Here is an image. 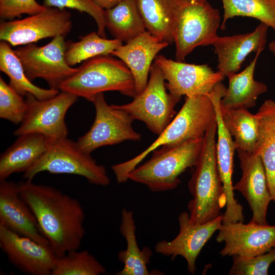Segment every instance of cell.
<instances>
[{"mask_svg": "<svg viewBox=\"0 0 275 275\" xmlns=\"http://www.w3.org/2000/svg\"><path fill=\"white\" fill-rule=\"evenodd\" d=\"M32 181L18 183L20 195L57 257L79 250L85 234V213L80 202L52 186Z\"/></svg>", "mask_w": 275, "mask_h": 275, "instance_id": "6da1fadb", "label": "cell"}, {"mask_svg": "<svg viewBox=\"0 0 275 275\" xmlns=\"http://www.w3.org/2000/svg\"><path fill=\"white\" fill-rule=\"evenodd\" d=\"M216 120L213 103L209 95L186 97L180 111L148 148L135 157L112 166L118 183L125 182L127 175L155 149L177 147L187 141L204 138Z\"/></svg>", "mask_w": 275, "mask_h": 275, "instance_id": "7a4b0ae2", "label": "cell"}, {"mask_svg": "<svg viewBox=\"0 0 275 275\" xmlns=\"http://www.w3.org/2000/svg\"><path fill=\"white\" fill-rule=\"evenodd\" d=\"M216 120L204 138L202 152L188 183L193 196L187 205L190 221L202 224L216 218L226 205L217 162L215 135Z\"/></svg>", "mask_w": 275, "mask_h": 275, "instance_id": "3957f363", "label": "cell"}, {"mask_svg": "<svg viewBox=\"0 0 275 275\" xmlns=\"http://www.w3.org/2000/svg\"><path fill=\"white\" fill-rule=\"evenodd\" d=\"M60 90L91 102L97 95L106 91H118L133 98L136 95L131 71L112 55L99 56L83 62L77 71L61 84Z\"/></svg>", "mask_w": 275, "mask_h": 275, "instance_id": "277c9868", "label": "cell"}, {"mask_svg": "<svg viewBox=\"0 0 275 275\" xmlns=\"http://www.w3.org/2000/svg\"><path fill=\"white\" fill-rule=\"evenodd\" d=\"M203 144L204 138L172 148L160 147L152 152L149 160L128 173V180L144 184L153 192L174 189L181 182L179 176L197 164Z\"/></svg>", "mask_w": 275, "mask_h": 275, "instance_id": "5b68a950", "label": "cell"}, {"mask_svg": "<svg viewBox=\"0 0 275 275\" xmlns=\"http://www.w3.org/2000/svg\"><path fill=\"white\" fill-rule=\"evenodd\" d=\"M42 172L81 176L96 185L106 186L110 183L105 167L81 150L77 142L67 138L52 141L43 155L23 173V177L32 180Z\"/></svg>", "mask_w": 275, "mask_h": 275, "instance_id": "8992f818", "label": "cell"}, {"mask_svg": "<svg viewBox=\"0 0 275 275\" xmlns=\"http://www.w3.org/2000/svg\"><path fill=\"white\" fill-rule=\"evenodd\" d=\"M220 23L219 11L207 0H183L173 32L176 60L183 62L197 47L212 45Z\"/></svg>", "mask_w": 275, "mask_h": 275, "instance_id": "52a82bcc", "label": "cell"}, {"mask_svg": "<svg viewBox=\"0 0 275 275\" xmlns=\"http://www.w3.org/2000/svg\"><path fill=\"white\" fill-rule=\"evenodd\" d=\"M161 69L152 64L147 85L127 104L114 105L129 114L134 120L143 122L154 134L159 135L176 115L175 107L181 98L167 92Z\"/></svg>", "mask_w": 275, "mask_h": 275, "instance_id": "ba28073f", "label": "cell"}, {"mask_svg": "<svg viewBox=\"0 0 275 275\" xmlns=\"http://www.w3.org/2000/svg\"><path fill=\"white\" fill-rule=\"evenodd\" d=\"M92 102L95 109L94 122L77 141L81 150L91 154L99 147L141 140V134L132 127L133 119L114 104L108 105L103 93L97 95Z\"/></svg>", "mask_w": 275, "mask_h": 275, "instance_id": "9c48e42d", "label": "cell"}, {"mask_svg": "<svg viewBox=\"0 0 275 275\" xmlns=\"http://www.w3.org/2000/svg\"><path fill=\"white\" fill-rule=\"evenodd\" d=\"M65 37L59 35L43 46L31 43L14 50L31 81L41 78L50 89L60 90L61 84L77 71V68L69 66L66 61Z\"/></svg>", "mask_w": 275, "mask_h": 275, "instance_id": "30bf717a", "label": "cell"}, {"mask_svg": "<svg viewBox=\"0 0 275 275\" xmlns=\"http://www.w3.org/2000/svg\"><path fill=\"white\" fill-rule=\"evenodd\" d=\"M26 97L28 109L19 127L14 131L15 135L36 133L51 141L67 138L68 131L65 117L78 97L64 91L43 100L30 93Z\"/></svg>", "mask_w": 275, "mask_h": 275, "instance_id": "8fae6325", "label": "cell"}, {"mask_svg": "<svg viewBox=\"0 0 275 275\" xmlns=\"http://www.w3.org/2000/svg\"><path fill=\"white\" fill-rule=\"evenodd\" d=\"M71 14L66 9L46 7L21 19L3 21L0 40L12 46L35 43L46 38L66 36L72 28Z\"/></svg>", "mask_w": 275, "mask_h": 275, "instance_id": "7c38bea8", "label": "cell"}, {"mask_svg": "<svg viewBox=\"0 0 275 275\" xmlns=\"http://www.w3.org/2000/svg\"><path fill=\"white\" fill-rule=\"evenodd\" d=\"M162 70L167 89L173 95L181 98L208 95L225 76L215 72L207 64L196 65L169 59L158 55L154 62Z\"/></svg>", "mask_w": 275, "mask_h": 275, "instance_id": "4fadbf2b", "label": "cell"}, {"mask_svg": "<svg viewBox=\"0 0 275 275\" xmlns=\"http://www.w3.org/2000/svg\"><path fill=\"white\" fill-rule=\"evenodd\" d=\"M227 88L218 83L209 94L215 108L217 123V142L216 144L218 169L226 198V209L223 214V223L243 222V207L234 198L232 175L233 157L236 150L231 135L225 126L221 115L220 102L225 96Z\"/></svg>", "mask_w": 275, "mask_h": 275, "instance_id": "5bb4252c", "label": "cell"}, {"mask_svg": "<svg viewBox=\"0 0 275 275\" xmlns=\"http://www.w3.org/2000/svg\"><path fill=\"white\" fill-rule=\"evenodd\" d=\"M0 247L9 261L30 275H51L57 258L49 244L39 243L0 225Z\"/></svg>", "mask_w": 275, "mask_h": 275, "instance_id": "9a60e30c", "label": "cell"}, {"mask_svg": "<svg viewBox=\"0 0 275 275\" xmlns=\"http://www.w3.org/2000/svg\"><path fill=\"white\" fill-rule=\"evenodd\" d=\"M218 231L217 242H225L222 257H254L275 247V226L238 222L222 224Z\"/></svg>", "mask_w": 275, "mask_h": 275, "instance_id": "2e32d148", "label": "cell"}, {"mask_svg": "<svg viewBox=\"0 0 275 275\" xmlns=\"http://www.w3.org/2000/svg\"><path fill=\"white\" fill-rule=\"evenodd\" d=\"M223 214L207 223L200 224L193 223L189 214L181 212L178 216L180 230L172 240L158 242L155 251L174 260L177 256L183 257L187 263V269L191 274L195 272L197 257L205 243L218 230L222 224Z\"/></svg>", "mask_w": 275, "mask_h": 275, "instance_id": "e0dca14e", "label": "cell"}, {"mask_svg": "<svg viewBox=\"0 0 275 275\" xmlns=\"http://www.w3.org/2000/svg\"><path fill=\"white\" fill-rule=\"evenodd\" d=\"M242 171L240 180L233 185L246 200L252 211L249 223L267 225L266 213L272 200L264 164L259 155L236 149Z\"/></svg>", "mask_w": 275, "mask_h": 275, "instance_id": "ac0fdd59", "label": "cell"}, {"mask_svg": "<svg viewBox=\"0 0 275 275\" xmlns=\"http://www.w3.org/2000/svg\"><path fill=\"white\" fill-rule=\"evenodd\" d=\"M268 28L260 22L250 33L230 36H218L212 44L217 56L218 71L228 77L237 73L250 53L264 50Z\"/></svg>", "mask_w": 275, "mask_h": 275, "instance_id": "d6986e66", "label": "cell"}, {"mask_svg": "<svg viewBox=\"0 0 275 275\" xmlns=\"http://www.w3.org/2000/svg\"><path fill=\"white\" fill-rule=\"evenodd\" d=\"M0 225L39 243L49 245L32 211L21 197L18 183L12 181H0Z\"/></svg>", "mask_w": 275, "mask_h": 275, "instance_id": "ffe728a7", "label": "cell"}, {"mask_svg": "<svg viewBox=\"0 0 275 275\" xmlns=\"http://www.w3.org/2000/svg\"><path fill=\"white\" fill-rule=\"evenodd\" d=\"M169 45L146 30L111 53L121 60L131 71L136 95L142 93L147 85L152 62L158 53Z\"/></svg>", "mask_w": 275, "mask_h": 275, "instance_id": "44dd1931", "label": "cell"}, {"mask_svg": "<svg viewBox=\"0 0 275 275\" xmlns=\"http://www.w3.org/2000/svg\"><path fill=\"white\" fill-rule=\"evenodd\" d=\"M45 136L29 133L18 138L0 156V181L12 174L24 172L47 150L51 143Z\"/></svg>", "mask_w": 275, "mask_h": 275, "instance_id": "7402d4cb", "label": "cell"}, {"mask_svg": "<svg viewBox=\"0 0 275 275\" xmlns=\"http://www.w3.org/2000/svg\"><path fill=\"white\" fill-rule=\"evenodd\" d=\"M262 51L256 52L253 61L242 71L228 77L229 87L221 100L222 109L254 107L259 96L267 91L265 84L254 78L257 60Z\"/></svg>", "mask_w": 275, "mask_h": 275, "instance_id": "603a6c76", "label": "cell"}, {"mask_svg": "<svg viewBox=\"0 0 275 275\" xmlns=\"http://www.w3.org/2000/svg\"><path fill=\"white\" fill-rule=\"evenodd\" d=\"M183 0H136L146 30L162 41L174 43L173 32Z\"/></svg>", "mask_w": 275, "mask_h": 275, "instance_id": "cb8c5ba5", "label": "cell"}, {"mask_svg": "<svg viewBox=\"0 0 275 275\" xmlns=\"http://www.w3.org/2000/svg\"><path fill=\"white\" fill-rule=\"evenodd\" d=\"M256 115L258 138L254 153L262 158L272 200L275 202V101L265 100Z\"/></svg>", "mask_w": 275, "mask_h": 275, "instance_id": "d4e9b609", "label": "cell"}, {"mask_svg": "<svg viewBox=\"0 0 275 275\" xmlns=\"http://www.w3.org/2000/svg\"><path fill=\"white\" fill-rule=\"evenodd\" d=\"M136 226L133 212L123 208L121 211L120 226L121 234L127 243L125 250L118 253L119 260L124 264L123 269L115 273L116 275H150L147 265L150 263L152 251L148 247L141 250L135 236Z\"/></svg>", "mask_w": 275, "mask_h": 275, "instance_id": "484cf974", "label": "cell"}, {"mask_svg": "<svg viewBox=\"0 0 275 275\" xmlns=\"http://www.w3.org/2000/svg\"><path fill=\"white\" fill-rule=\"evenodd\" d=\"M106 29L122 42H128L146 30L136 0H122L104 10Z\"/></svg>", "mask_w": 275, "mask_h": 275, "instance_id": "4316f807", "label": "cell"}, {"mask_svg": "<svg viewBox=\"0 0 275 275\" xmlns=\"http://www.w3.org/2000/svg\"><path fill=\"white\" fill-rule=\"evenodd\" d=\"M8 43H0V70L9 78L10 86L22 96L30 93L38 99L52 97L59 90L43 89L32 82L27 77L20 60Z\"/></svg>", "mask_w": 275, "mask_h": 275, "instance_id": "83f0119b", "label": "cell"}, {"mask_svg": "<svg viewBox=\"0 0 275 275\" xmlns=\"http://www.w3.org/2000/svg\"><path fill=\"white\" fill-rule=\"evenodd\" d=\"M221 111L225 126L234 138L236 149L254 153L258 138L257 115L252 114L246 108H221Z\"/></svg>", "mask_w": 275, "mask_h": 275, "instance_id": "f1b7e54d", "label": "cell"}, {"mask_svg": "<svg viewBox=\"0 0 275 275\" xmlns=\"http://www.w3.org/2000/svg\"><path fill=\"white\" fill-rule=\"evenodd\" d=\"M77 42H66L65 59L70 66L97 56L111 55L123 44L119 40L107 39L96 32L81 36Z\"/></svg>", "mask_w": 275, "mask_h": 275, "instance_id": "f546056e", "label": "cell"}, {"mask_svg": "<svg viewBox=\"0 0 275 275\" xmlns=\"http://www.w3.org/2000/svg\"><path fill=\"white\" fill-rule=\"evenodd\" d=\"M224 9L221 29L235 16L252 17L275 31V0H222Z\"/></svg>", "mask_w": 275, "mask_h": 275, "instance_id": "4dcf8cb0", "label": "cell"}, {"mask_svg": "<svg viewBox=\"0 0 275 275\" xmlns=\"http://www.w3.org/2000/svg\"><path fill=\"white\" fill-rule=\"evenodd\" d=\"M105 272L104 266L88 251L76 250L57 257L51 275H99Z\"/></svg>", "mask_w": 275, "mask_h": 275, "instance_id": "1f68e13d", "label": "cell"}, {"mask_svg": "<svg viewBox=\"0 0 275 275\" xmlns=\"http://www.w3.org/2000/svg\"><path fill=\"white\" fill-rule=\"evenodd\" d=\"M28 109L26 100L0 77V117L20 124Z\"/></svg>", "mask_w": 275, "mask_h": 275, "instance_id": "d6a6232c", "label": "cell"}, {"mask_svg": "<svg viewBox=\"0 0 275 275\" xmlns=\"http://www.w3.org/2000/svg\"><path fill=\"white\" fill-rule=\"evenodd\" d=\"M232 257L233 264L229 275H267L269 266L275 262V247L254 257Z\"/></svg>", "mask_w": 275, "mask_h": 275, "instance_id": "836d02e7", "label": "cell"}, {"mask_svg": "<svg viewBox=\"0 0 275 275\" xmlns=\"http://www.w3.org/2000/svg\"><path fill=\"white\" fill-rule=\"evenodd\" d=\"M43 5L46 7L72 9L87 13L95 21L98 34L106 38L104 10L97 6L92 0H43Z\"/></svg>", "mask_w": 275, "mask_h": 275, "instance_id": "e575fe53", "label": "cell"}, {"mask_svg": "<svg viewBox=\"0 0 275 275\" xmlns=\"http://www.w3.org/2000/svg\"><path fill=\"white\" fill-rule=\"evenodd\" d=\"M46 8L36 0H0V17L3 21L12 20L22 14H36Z\"/></svg>", "mask_w": 275, "mask_h": 275, "instance_id": "d590c367", "label": "cell"}, {"mask_svg": "<svg viewBox=\"0 0 275 275\" xmlns=\"http://www.w3.org/2000/svg\"><path fill=\"white\" fill-rule=\"evenodd\" d=\"M100 8L105 10L113 8L122 0H92Z\"/></svg>", "mask_w": 275, "mask_h": 275, "instance_id": "8d00e7d4", "label": "cell"}, {"mask_svg": "<svg viewBox=\"0 0 275 275\" xmlns=\"http://www.w3.org/2000/svg\"><path fill=\"white\" fill-rule=\"evenodd\" d=\"M268 48L275 57V40L272 41L269 43Z\"/></svg>", "mask_w": 275, "mask_h": 275, "instance_id": "74e56055", "label": "cell"}, {"mask_svg": "<svg viewBox=\"0 0 275 275\" xmlns=\"http://www.w3.org/2000/svg\"><path fill=\"white\" fill-rule=\"evenodd\" d=\"M188 1H200V0H188ZM208 1V0H207Z\"/></svg>", "mask_w": 275, "mask_h": 275, "instance_id": "f35d334b", "label": "cell"}]
</instances>
